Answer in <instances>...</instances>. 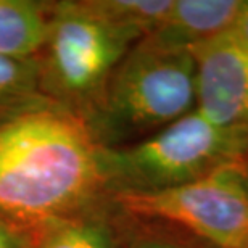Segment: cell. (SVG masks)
Segmentation results:
<instances>
[{"label":"cell","mask_w":248,"mask_h":248,"mask_svg":"<svg viewBox=\"0 0 248 248\" xmlns=\"http://www.w3.org/2000/svg\"><path fill=\"white\" fill-rule=\"evenodd\" d=\"M242 177H244V187L248 195V163L242 161Z\"/></svg>","instance_id":"15"},{"label":"cell","mask_w":248,"mask_h":248,"mask_svg":"<svg viewBox=\"0 0 248 248\" xmlns=\"http://www.w3.org/2000/svg\"><path fill=\"white\" fill-rule=\"evenodd\" d=\"M137 219L136 229L120 237V248H197L182 239L179 232L166 227L165 222L143 217Z\"/></svg>","instance_id":"12"},{"label":"cell","mask_w":248,"mask_h":248,"mask_svg":"<svg viewBox=\"0 0 248 248\" xmlns=\"http://www.w3.org/2000/svg\"><path fill=\"white\" fill-rule=\"evenodd\" d=\"M100 152L86 120L58 105L0 124V216L44 224L105 198Z\"/></svg>","instance_id":"1"},{"label":"cell","mask_w":248,"mask_h":248,"mask_svg":"<svg viewBox=\"0 0 248 248\" xmlns=\"http://www.w3.org/2000/svg\"><path fill=\"white\" fill-rule=\"evenodd\" d=\"M229 34L248 50V0L242 3V8L237 15L234 24H232Z\"/></svg>","instance_id":"14"},{"label":"cell","mask_w":248,"mask_h":248,"mask_svg":"<svg viewBox=\"0 0 248 248\" xmlns=\"http://www.w3.org/2000/svg\"><path fill=\"white\" fill-rule=\"evenodd\" d=\"M107 198L123 215L166 222L215 248H248V195L242 161L179 187Z\"/></svg>","instance_id":"5"},{"label":"cell","mask_w":248,"mask_h":248,"mask_svg":"<svg viewBox=\"0 0 248 248\" xmlns=\"http://www.w3.org/2000/svg\"><path fill=\"white\" fill-rule=\"evenodd\" d=\"M247 150L248 134L219 127L192 110L134 143L102 147L103 190L110 197L179 187L240 163Z\"/></svg>","instance_id":"3"},{"label":"cell","mask_w":248,"mask_h":248,"mask_svg":"<svg viewBox=\"0 0 248 248\" xmlns=\"http://www.w3.org/2000/svg\"><path fill=\"white\" fill-rule=\"evenodd\" d=\"M105 203L107 197L73 215L46 222L36 248H120L118 224Z\"/></svg>","instance_id":"8"},{"label":"cell","mask_w":248,"mask_h":248,"mask_svg":"<svg viewBox=\"0 0 248 248\" xmlns=\"http://www.w3.org/2000/svg\"><path fill=\"white\" fill-rule=\"evenodd\" d=\"M244 0H172L166 18L152 32V41L165 47L192 50L229 32Z\"/></svg>","instance_id":"7"},{"label":"cell","mask_w":248,"mask_h":248,"mask_svg":"<svg viewBox=\"0 0 248 248\" xmlns=\"http://www.w3.org/2000/svg\"><path fill=\"white\" fill-rule=\"evenodd\" d=\"M47 105L57 103L42 93L37 57L0 55V124Z\"/></svg>","instance_id":"10"},{"label":"cell","mask_w":248,"mask_h":248,"mask_svg":"<svg viewBox=\"0 0 248 248\" xmlns=\"http://www.w3.org/2000/svg\"><path fill=\"white\" fill-rule=\"evenodd\" d=\"M197 66L190 50L143 37L111 73L86 123L102 147H121L195 110Z\"/></svg>","instance_id":"2"},{"label":"cell","mask_w":248,"mask_h":248,"mask_svg":"<svg viewBox=\"0 0 248 248\" xmlns=\"http://www.w3.org/2000/svg\"><path fill=\"white\" fill-rule=\"evenodd\" d=\"M44 224L0 216V248H36Z\"/></svg>","instance_id":"13"},{"label":"cell","mask_w":248,"mask_h":248,"mask_svg":"<svg viewBox=\"0 0 248 248\" xmlns=\"http://www.w3.org/2000/svg\"><path fill=\"white\" fill-rule=\"evenodd\" d=\"M137 42L84 10L79 0L52 2L50 29L37 55L42 93L87 120L111 73Z\"/></svg>","instance_id":"4"},{"label":"cell","mask_w":248,"mask_h":248,"mask_svg":"<svg viewBox=\"0 0 248 248\" xmlns=\"http://www.w3.org/2000/svg\"><path fill=\"white\" fill-rule=\"evenodd\" d=\"M195 110L208 121L248 134V50L229 32L193 47Z\"/></svg>","instance_id":"6"},{"label":"cell","mask_w":248,"mask_h":248,"mask_svg":"<svg viewBox=\"0 0 248 248\" xmlns=\"http://www.w3.org/2000/svg\"><path fill=\"white\" fill-rule=\"evenodd\" d=\"M52 19V2L0 0V55L34 58L42 52Z\"/></svg>","instance_id":"9"},{"label":"cell","mask_w":248,"mask_h":248,"mask_svg":"<svg viewBox=\"0 0 248 248\" xmlns=\"http://www.w3.org/2000/svg\"><path fill=\"white\" fill-rule=\"evenodd\" d=\"M84 10L137 41L155 32L172 0H79Z\"/></svg>","instance_id":"11"}]
</instances>
